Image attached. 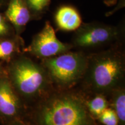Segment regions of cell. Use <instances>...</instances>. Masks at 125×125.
Listing matches in <instances>:
<instances>
[{"label":"cell","mask_w":125,"mask_h":125,"mask_svg":"<svg viewBox=\"0 0 125 125\" xmlns=\"http://www.w3.org/2000/svg\"><path fill=\"white\" fill-rule=\"evenodd\" d=\"M27 119L34 125H100L89 114L78 87L52 90L30 107Z\"/></svg>","instance_id":"6da1fadb"},{"label":"cell","mask_w":125,"mask_h":125,"mask_svg":"<svg viewBox=\"0 0 125 125\" xmlns=\"http://www.w3.org/2000/svg\"><path fill=\"white\" fill-rule=\"evenodd\" d=\"M123 85H125L123 44L87 53L86 69L78 88L85 93L107 96Z\"/></svg>","instance_id":"7a4b0ae2"},{"label":"cell","mask_w":125,"mask_h":125,"mask_svg":"<svg viewBox=\"0 0 125 125\" xmlns=\"http://www.w3.org/2000/svg\"><path fill=\"white\" fill-rule=\"evenodd\" d=\"M4 67L12 86L30 107L54 89L42 65L25 53Z\"/></svg>","instance_id":"3957f363"},{"label":"cell","mask_w":125,"mask_h":125,"mask_svg":"<svg viewBox=\"0 0 125 125\" xmlns=\"http://www.w3.org/2000/svg\"><path fill=\"white\" fill-rule=\"evenodd\" d=\"M54 90L75 88L83 77L87 62V53L81 51H70L41 60Z\"/></svg>","instance_id":"277c9868"},{"label":"cell","mask_w":125,"mask_h":125,"mask_svg":"<svg viewBox=\"0 0 125 125\" xmlns=\"http://www.w3.org/2000/svg\"><path fill=\"white\" fill-rule=\"evenodd\" d=\"M124 39V23L113 26L94 21L82 23L74 31L70 43L73 49L90 53L123 44Z\"/></svg>","instance_id":"5b68a950"},{"label":"cell","mask_w":125,"mask_h":125,"mask_svg":"<svg viewBox=\"0 0 125 125\" xmlns=\"http://www.w3.org/2000/svg\"><path fill=\"white\" fill-rule=\"evenodd\" d=\"M73 49L71 43H64L57 38L51 23L47 21L42 29L34 36L30 44L24 47L23 53L42 60L64 53Z\"/></svg>","instance_id":"8992f818"},{"label":"cell","mask_w":125,"mask_h":125,"mask_svg":"<svg viewBox=\"0 0 125 125\" xmlns=\"http://www.w3.org/2000/svg\"><path fill=\"white\" fill-rule=\"evenodd\" d=\"M30 107L4 75L0 77V122L2 125L16 120L27 119Z\"/></svg>","instance_id":"52a82bcc"},{"label":"cell","mask_w":125,"mask_h":125,"mask_svg":"<svg viewBox=\"0 0 125 125\" xmlns=\"http://www.w3.org/2000/svg\"><path fill=\"white\" fill-rule=\"evenodd\" d=\"M4 15L10 23L17 35L21 34L31 19L29 9L23 0H9Z\"/></svg>","instance_id":"ba28073f"},{"label":"cell","mask_w":125,"mask_h":125,"mask_svg":"<svg viewBox=\"0 0 125 125\" xmlns=\"http://www.w3.org/2000/svg\"><path fill=\"white\" fill-rule=\"evenodd\" d=\"M56 26L64 31H74L82 23L80 14L71 6H62L57 10L54 16Z\"/></svg>","instance_id":"9c48e42d"},{"label":"cell","mask_w":125,"mask_h":125,"mask_svg":"<svg viewBox=\"0 0 125 125\" xmlns=\"http://www.w3.org/2000/svg\"><path fill=\"white\" fill-rule=\"evenodd\" d=\"M24 41L21 36L15 35L0 40V60L8 63L23 53Z\"/></svg>","instance_id":"30bf717a"},{"label":"cell","mask_w":125,"mask_h":125,"mask_svg":"<svg viewBox=\"0 0 125 125\" xmlns=\"http://www.w3.org/2000/svg\"><path fill=\"white\" fill-rule=\"evenodd\" d=\"M107 97L109 107L113 109L116 114L119 125H125V85L114 89Z\"/></svg>","instance_id":"8fae6325"},{"label":"cell","mask_w":125,"mask_h":125,"mask_svg":"<svg viewBox=\"0 0 125 125\" xmlns=\"http://www.w3.org/2000/svg\"><path fill=\"white\" fill-rule=\"evenodd\" d=\"M87 110L94 119H97L100 114L109 107L107 96L101 94H87L83 92Z\"/></svg>","instance_id":"7c38bea8"},{"label":"cell","mask_w":125,"mask_h":125,"mask_svg":"<svg viewBox=\"0 0 125 125\" xmlns=\"http://www.w3.org/2000/svg\"><path fill=\"white\" fill-rule=\"evenodd\" d=\"M32 19H40L49 9L51 0H23Z\"/></svg>","instance_id":"4fadbf2b"},{"label":"cell","mask_w":125,"mask_h":125,"mask_svg":"<svg viewBox=\"0 0 125 125\" xmlns=\"http://www.w3.org/2000/svg\"><path fill=\"white\" fill-rule=\"evenodd\" d=\"M96 121L100 125H119L116 113L109 107L100 114Z\"/></svg>","instance_id":"5bb4252c"},{"label":"cell","mask_w":125,"mask_h":125,"mask_svg":"<svg viewBox=\"0 0 125 125\" xmlns=\"http://www.w3.org/2000/svg\"><path fill=\"white\" fill-rule=\"evenodd\" d=\"M15 35V30L5 16L4 14L0 12V40Z\"/></svg>","instance_id":"9a60e30c"},{"label":"cell","mask_w":125,"mask_h":125,"mask_svg":"<svg viewBox=\"0 0 125 125\" xmlns=\"http://www.w3.org/2000/svg\"><path fill=\"white\" fill-rule=\"evenodd\" d=\"M4 125H34L27 119L16 120Z\"/></svg>","instance_id":"2e32d148"},{"label":"cell","mask_w":125,"mask_h":125,"mask_svg":"<svg viewBox=\"0 0 125 125\" xmlns=\"http://www.w3.org/2000/svg\"><path fill=\"white\" fill-rule=\"evenodd\" d=\"M101 1L107 7H112L116 4L118 0H101Z\"/></svg>","instance_id":"e0dca14e"},{"label":"cell","mask_w":125,"mask_h":125,"mask_svg":"<svg viewBox=\"0 0 125 125\" xmlns=\"http://www.w3.org/2000/svg\"><path fill=\"white\" fill-rule=\"evenodd\" d=\"M5 75V67L3 64L0 62V77Z\"/></svg>","instance_id":"ac0fdd59"},{"label":"cell","mask_w":125,"mask_h":125,"mask_svg":"<svg viewBox=\"0 0 125 125\" xmlns=\"http://www.w3.org/2000/svg\"><path fill=\"white\" fill-rule=\"evenodd\" d=\"M8 1L9 0H0V9L6 7Z\"/></svg>","instance_id":"d6986e66"}]
</instances>
